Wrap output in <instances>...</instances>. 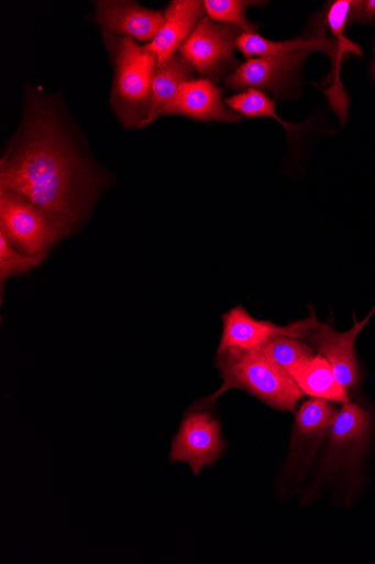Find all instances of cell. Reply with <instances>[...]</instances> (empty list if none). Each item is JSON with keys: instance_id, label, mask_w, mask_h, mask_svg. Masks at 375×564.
Instances as JSON below:
<instances>
[{"instance_id": "cell-1", "label": "cell", "mask_w": 375, "mask_h": 564, "mask_svg": "<svg viewBox=\"0 0 375 564\" xmlns=\"http://www.w3.org/2000/svg\"><path fill=\"white\" fill-rule=\"evenodd\" d=\"M27 106L16 140L0 162V189L26 198L69 236L96 197L98 176L56 111L45 101Z\"/></svg>"}, {"instance_id": "cell-2", "label": "cell", "mask_w": 375, "mask_h": 564, "mask_svg": "<svg viewBox=\"0 0 375 564\" xmlns=\"http://www.w3.org/2000/svg\"><path fill=\"white\" fill-rule=\"evenodd\" d=\"M217 368L223 379L222 388L197 401V404L213 405L225 392L241 389L267 405L295 414L297 404L305 394L291 377L256 349L233 348L218 354Z\"/></svg>"}, {"instance_id": "cell-3", "label": "cell", "mask_w": 375, "mask_h": 564, "mask_svg": "<svg viewBox=\"0 0 375 564\" xmlns=\"http://www.w3.org/2000/svg\"><path fill=\"white\" fill-rule=\"evenodd\" d=\"M114 70L112 105L126 129L143 128L147 118L151 82L157 59L147 48L128 36L104 34Z\"/></svg>"}, {"instance_id": "cell-4", "label": "cell", "mask_w": 375, "mask_h": 564, "mask_svg": "<svg viewBox=\"0 0 375 564\" xmlns=\"http://www.w3.org/2000/svg\"><path fill=\"white\" fill-rule=\"evenodd\" d=\"M0 231L25 254L45 256L67 237L59 224L26 198L0 189Z\"/></svg>"}, {"instance_id": "cell-5", "label": "cell", "mask_w": 375, "mask_h": 564, "mask_svg": "<svg viewBox=\"0 0 375 564\" xmlns=\"http://www.w3.org/2000/svg\"><path fill=\"white\" fill-rule=\"evenodd\" d=\"M225 447L221 423L208 406L195 402L185 414L174 438L170 463L189 465L194 476L198 477L203 468L216 465Z\"/></svg>"}, {"instance_id": "cell-6", "label": "cell", "mask_w": 375, "mask_h": 564, "mask_svg": "<svg viewBox=\"0 0 375 564\" xmlns=\"http://www.w3.org/2000/svg\"><path fill=\"white\" fill-rule=\"evenodd\" d=\"M242 33L205 17L183 44L180 55L202 78L219 79L238 64L234 51Z\"/></svg>"}, {"instance_id": "cell-7", "label": "cell", "mask_w": 375, "mask_h": 564, "mask_svg": "<svg viewBox=\"0 0 375 564\" xmlns=\"http://www.w3.org/2000/svg\"><path fill=\"white\" fill-rule=\"evenodd\" d=\"M374 315L375 307L362 322L354 317L353 327L345 333L335 332L332 322L324 324L318 321L307 338L315 351L326 358L337 380L348 392L356 390L361 383L355 341Z\"/></svg>"}, {"instance_id": "cell-8", "label": "cell", "mask_w": 375, "mask_h": 564, "mask_svg": "<svg viewBox=\"0 0 375 564\" xmlns=\"http://www.w3.org/2000/svg\"><path fill=\"white\" fill-rule=\"evenodd\" d=\"M223 333L218 354L229 349L252 350L277 336L297 339L309 337L318 319L313 311L310 317L288 326H278L272 322L253 318L244 306L238 305L222 317Z\"/></svg>"}, {"instance_id": "cell-9", "label": "cell", "mask_w": 375, "mask_h": 564, "mask_svg": "<svg viewBox=\"0 0 375 564\" xmlns=\"http://www.w3.org/2000/svg\"><path fill=\"white\" fill-rule=\"evenodd\" d=\"M371 427L368 410L352 402L342 405L330 432L329 470L354 467L359 463L366 451Z\"/></svg>"}, {"instance_id": "cell-10", "label": "cell", "mask_w": 375, "mask_h": 564, "mask_svg": "<svg viewBox=\"0 0 375 564\" xmlns=\"http://www.w3.org/2000/svg\"><path fill=\"white\" fill-rule=\"evenodd\" d=\"M223 89L207 78L194 79L181 86L161 116H183L200 122L239 123L242 117L228 108Z\"/></svg>"}, {"instance_id": "cell-11", "label": "cell", "mask_w": 375, "mask_h": 564, "mask_svg": "<svg viewBox=\"0 0 375 564\" xmlns=\"http://www.w3.org/2000/svg\"><path fill=\"white\" fill-rule=\"evenodd\" d=\"M310 54L305 51L284 57L249 59L225 78V85L234 90L257 89L278 95L291 84Z\"/></svg>"}, {"instance_id": "cell-12", "label": "cell", "mask_w": 375, "mask_h": 564, "mask_svg": "<svg viewBox=\"0 0 375 564\" xmlns=\"http://www.w3.org/2000/svg\"><path fill=\"white\" fill-rule=\"evenodd\" d=\"M96 18L107 34L128 36L139 42L153 41L165 23V14L133 2H97Z\"/></svg>"}, {"instance_id": "cell-13", "label": "cell", "mask_w": 375, "mask_h": 564, "mask_svg": "<svg viewBox=\"0 0 375 564\" xmlns=\"http://www.w3.org/2000/svg\"><path fill=\"white\" fill-rule=\"evenodd\" d=\"M203 2L199 0H175L165 13V23L154 40L147 44L157 59L165 64L181 48L198 23L205 18Z\"/></svg>"}, {"instance_id": "cell-14", "label": "cell", "mask_w": 375, "mask_h": 564, "mask_svg": "<svg viewBox=\"0 0 375 564\" xmlns=\"http://www.w3.org/2000/svg\"><path fill=\"white\" fill-rule=\"evenodd\" d=\"M236 48L246 61L290 56L305 51L309 53L321 51L330 56L334 64L341 65L338 43L324 35L310 40L272 41L256 33H242L236 41Z\"/></svg>"}, {"instance_id": "cell-15", "label": "cell", "mask_w": 375, "mask_h": 564, "mask_svg": "<svg viewBox=\"0 0 375 564\" xmlns=\"http://www.w3.org/2000/svg\"><path fill=\"white\" fill-rule=\"evenodd\" d=\"M194 79H196L195 69L180 54L165 64H157L152 76L148 112L143 128L159 117L161 111L177 95L183 85Z\"/></svg>"}, {"instance_id": "cell-16", "label": "cell", "mask_w": 375, "mask_h": 564, "mask_svg": "<svg viewBox=\"0 0 375 564\" xmlns=\"http://www.w3.org/2000/svg\"><path fill=\"white\" fill-rule=\"evenodd\" d=\"M291 378L305 394L312 398L342 404L350 402L349 392L339 383L323 356L317 354L307 365L296 370Z\"/></svg>"}, {"instance_id": "cell-17", "label": "cell", "mask_w": 375, "mask_h": 564, "mask_svg": "<svg viewBox=\"0 0 375 564\" xmlns=\"http://www.w3.org/2000/svg\"><path fill=\"white\" fill-rule=\"evenodd\" d=\"M338 414V406L332 401L312 398L304 402L296 416L294 441L323 438L331 432Z\"/></svg>"}, {"instance_id": "cell-18", "label": "cell", "mask_w": 375, "mask_h": 564, "mask_svg": "<svg viewBox=\"0 0 375 564\" xmlns=\"http://www.w3.org/2000/svg\"><path fill=\"white\" fill-rule=\"evenodd\" d=\"M256 350L289 377L317 355L309 343L287 336L274 337Z\"/></svg>"}, {"instance_id": "cell-19", "label": "cell", "mask_w": 375, "mask_h": 564, "mask_svg": "<svg viewBox=\"0 0 375 564\" xmlns=\"http://www.w3.org/2000/svg\"><path fill=\"white\" fill-rule=\"evenodd\" d=\"M230 110L249 119L273 118L277 120L290 135L301 131V124L288 123L282 120L276 112V100L267 97L257 89H247L225 99Z\"/></svg>"}, {"instance_id": "cell-20", "label": "cell", "mask_w": 375, "mask_h": 564, "mask_svg": "<svg viewBox=\"0 0 375 564\" xmlns=\"http://www.w3.org/2000/svg\"><path fill=\"white\" fill-rule=\"evenodd\" d=\"M258 2H245V0H206L205 11L212 21L233 25L243 33H255L258 28L246 19V10L258 6Z\"/></svg>"}, {"instance_id": "cell-21", "label": "cell", "mask_w": 375, "mask_h": 564, "mask_svg": "<svg viewBox=\"0 0 375 564\" xmlns=\"http://www.w3.org/2000/svg\"><path fill=\"white\" fill-rule=\"evenodd\" d=\"M45 256H30L19 252L3 231H0V285L2 294L7 280L38 268Z\"/></svg>"}, {"instance_id": "cell-22", "label": "cell", "mask_w": 375, "mask_h": 564, "mask_svg": "<svg viewBox=\"0 0 375 564\" xmlns=\"http://www.w3.org/2000/svg\"><path fill=\"white\" fill-rule=\"evenodd\" d=\"M375 20V0L355 2L354 23L373 24Z\"/></svg>"}, {"instance_id": "cell-23", "label": "cell", "mask_w": 375, "mask_h": 564, "mask_svg": "<svg viewBox=\"0 0 375 564\" xmlns=\"http://www.w3.org/2000/svg\"><path fill=\"white\" fill-rule=\"evenodd\" d=\"M374 54H375V43H374ZM373 73H374V78H375V62H374V66H373Z\"/></svg>"}]
</instances>
